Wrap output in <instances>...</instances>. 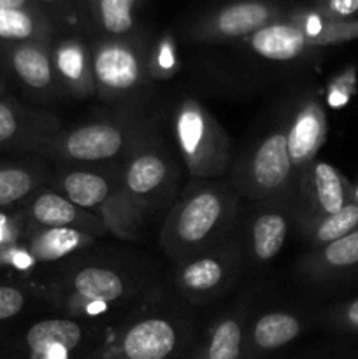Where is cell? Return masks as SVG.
Masks as SVG:
<instances>
[{
  "label": "cell",
  "instance_id": "obj_1",
  "mask_svg": "<svg viewBox=\"0 0 358 359\" xmlns=\"http://www.w3.org/2000/svg\"><path fill=\"white\" fill-rule=\"evenodd\" d=\"M147 280L150 273L137 265L77 255L67 259L48 284L35 290L62 316L105 323L114 311L139 305L150 294Z\"/></svg>",
  "mask_w": 358,
  "mask_h": 359
},
{
  "label": "cell",
  "instance_id": "obj_2",
  "mask_svg": "<svg viewBox=\"0 0 358 359\" xmlns=\"http://www.w3.org/2000/svg\"><path fill=\"white\" fill-rule=\"evenodd\" d=\"M239 202L241 195L227 177L192 181L165 214L161 251L175 265L232 237L237 231Z\"/></svg>",
  "mask_w": 358,
  "mask_h": 359
},
{
  "label": "cell",
  "instance_id": "obj_3",
  "mask_svg": "<svg viewBox=\"0 0 358 359\" xmlns=\"http://www.w3.org/2000/svg\"><path fill=\"white\" fill-rule=\"evenodd\" d=\"M197 333L186 309L147 294L139 307L105 326L91 359H186Z\"/></svg>",
  "mask_w": 358,
  "mask_h": 359
},
{
  "label": "cell",
  "instance_id": "obj_4",
  "mask_svg": "<svg viewBox=\"0 0 358 359\" xmlns=\"http://www.w3.org/2000/svg\"><path fill=\"white\" fill-rule=\"evenodd\" d=\"M48 184L76 205L100 217L109 235L123 241L140 237L147 219L126 196L119 163L79 165L58 161L51 168Z\"/></svg>",
  "mask_w": 358,
  "mask_h": 359
},
{
  "label": "cell",
  "instance_id": "obj_5",
  "mask_svg": "<svg viewBox=\"0 0 358 359\" xmlns=\"http://www.w3.org/2000/svg\"><path fill=\"white\" fill-rule=\"evenodd\" d=\"M351 41H358V18L326 20L300 4H291L283 20L244 39L242 46L256 58L288 63L307 58L318 49Z\"/></svg>",
  "mask_w": 358,
  "mask_h": 359
},
{
  "label": "cell",
  "instance_id": "obj_6",
  "mask_svg": "<svg viewBox=\"0 0 358 359\" xmlns=\"http://www.w3.org/2000/svg\"><path fill=\"white\" fill-rule=\"evenodd\" d=\"M181 160L160 133L151 126L126 153L119 168L130 202L144 217L171 207L179 195Z\"/></svg>",
  "mask_w": 358,
  "mask_h": 359
},
{
  "label": "cell",
  "instance_id": "obj_7",
  "mask_svg": "<svg viewBox=\"0 0 358 359\" xmlns=\"http://www.w3.org/2000/svg\"><path fill=\"white\" fill-rule=\"evenodd\" d=\"M241 198L249 202H274L295 196L293 163L286 142V114L279 116L251 146L232 163L227 175Z\"/></svg>",
  "mask_w": 358,
  "mask_h": 359
},
{
  "label": "cell",
  "instance_id": "obj_8",
  "mask_svg": "<svg viewBox=\"0 0 358 359\" xmlns=\"http://www.w3.org/2000/svg\"><path fill=\"white\" fill-rule=\"evenodd\" d=\"M172 135L179 160L192 181L227 177L234 163L230 135L197 98H183L175 104Z\"/></svg>",
  "mask_w": 358,
  "mask_h": 359
},
{
  "label": "cell",
  "instance_id": "obj_9",
  "mask_svg": "<svg viewBox=\"0 0 358 359\" xmlns=\"http://www.w3.org/2000/svg\"><path fill=\"white\" fill-rule=\"evenodd\" d=\"M151 121L137 109H126L125 114L105 121L81 123L63 126L62 132L48 144L42 158L56 163L109 165L121 163L130 147L151 128Z\"/></svg>",
  "mask_w": 358,
  "mask_h": 359
},
{
  "label": "cell",
  "instance_id": "obj_10",
  "mask_svg": "<svg viewBox=\"0 0 358 359\" xmlns=\"http://www.w3.org/2000/svg\"><path fill=\"white\" fill-rule=\"evenodd\" d=\"M150 42L142 34L128 39H91L95 97L107 104L135 109L153 83L147 72Z\"/></svg>",
  "mask_w": 358,
  "mask_h": 359
},
{
  "label": "cell",
  "instance_id": "obj_11",
  "mask_svg": "<svg viewBox=\"0 0 358 359\" xmlns=\"http://www.w3.org/2000/svg\"><path fill=\"white\" fill-rule=\"evenodd\" d=\"M237 231L214 248L174 265L175 293L188 305H206L227 294L246 272Z\"/></svg>",
  "mask_w": 358,
  "mask_h": 359
},
{
  "label": "cell",
  "instance_id": "obj_12",
  "mask_svg": "<svg viewBox=\"0 0 358 359\" xmlns=\"http://www.w3.org/2000/svg\"><path fill=\"white\" fill-rule=\"evenodd\" d=\"M290 6L283 0H232L190 21L183 35L193 44L242 42L262 28L283 20Z\"/></svg>",
  "mask_w": 358,
  "mask_h": 359
},
{
  "label": "cell",
  "instance_id": "obj_13",
  "mask_svg": "<svg viewBox=\"0 0 358 359\" xmlns=\"http://www.w3.org/2000/svg\"><path fill=\"white\" fill-rule=\"evenodd\" d=\"M295 221V196L274 202H251L244 212L239 214L237 237L248 269H265L281 255Z\"/></svg>",
  "mask_w": 358,
  "mask_h": 359
},
{
  "label": "cell",
  "instance_id": "obj_14",
  "mask_svg": "<svg viewBox=\"0 0 358 359\" xmlns=\"http://www.w3.org/2000/svg\"><path fill=\"white\" fill-rule=\"evenodd\" d=\"M107 323L55 316L39 319L21 335L25 359H91Z\"/></svg>",
  "mask_w": 358,
  "mask_h": 359
},
{
  "label": "cell",
  "instance_id": "obj_15",
  "mask_svg": "<svg viewBox=\"0 0 358 359\" xmlns=\"http://www.w3.org/2000/svg\"><path fill=\"white\" fill-rule=\"evenodd\" d=\"M62 130L58 116L27 107L9 93H0V153L42 158L48 144Z\"/></svg>",
  "mask_w": 358,
  "mask_h": 359
},
{
  "label": "cell",
  "instance_id": "obj_16",
  "mask_svg": "<svg viewBox=\"0 0 358 359\" xmlns=\"http://www.w3.org/2000/svg\"><path fill=\"white\" fill-rule=\"evenodd\" d=\"M353 182L332 163L314 160L297 175L295 182V228L309 221L330 216L351 203Z\"/></svg>",
  "mask_w": 358,
  "mask_h": 359
},
{
  "label": "cell",
  "instance_id": "obj_17",
  "mask_svg": "<svg viewBox=\"0 0 358 359\" xmlns=\"http://www.w3.org/2000/svg\"><path fill=\"white\" fill-rule=\"evenodd\" d=\"M0 65L35 100L51 102L63 95L53 69L51 44L0 42Z\"/></svg>",
  "mask_w": 358,
  "mask_h": 359
},
{
  "label": "cell",
  "instance_id": "obj_18",
  "mask_svg": "<svg viewBox=\"0 0 358 359\" xmlns=\"http://www.w3.org/2000/svg\"><path fill=\"white\" fill-rule=\"evenodd\" d=\"M25 226L28 228H74L83 230L95 237L109 235L107 226L98 216L83 207L76 205L58 189L44 184L27 202L18 207Z\"/></svg>",
  "mask_w": 358,
  "mask_h": 359
},
{
  "label": "cell",
  "instance_id": "obj_19",
  "mask_svg": "<svg viewBox=\"0 0 358 359\" xmlns=\"http://www.w3.org/2000/svg\"><path fill=\"white\" fill-rule=\"evenodd\" d=\"M329 133V119L316 91H305L290 112H286V142L295 174L318 160Z\"/></svg>",
  "mask_w": 358,
  "mask_h": 359
},
{
  "label": "cell",
  "instance_id": "obj_20",
  "mask_svg": "<svg viewBox=\"0 0 358 359\" xmlns=\"http://www.w3.org/2000/svg\"><path fill=\"white\" fill-rule=\"evenodd\" d=\"M311 318L295 309H269L251 316L246 330L244 359H267L297 342L311 326Z\"/></svg>",
  "mask_w": 358,
  "mask_h": 359
},
{
  "label": "cell",
  "instance_id": "obj_21",
  "mask_svg": "<svg viewBox=\"0 0 358 359\" xmlns=\"http://www.w3.org/2000/svg\"><path fill=\"white\" fill-rule=\"evenodd\" d=\"M251 318V294H244L223 314L199 330L186 359H244L246 330Z\"/></svg>",
  "mask_w": 358,
  "mask_h": 359
},
{
  "label": "cell",
  "instance_id": "obj_22",
  "mask_svg": "<svg viewBox=\"0 0 358 359\" xmlns=\"http://www.w3.org/2000/svg\"><path fill=\"white\" fill-rule=\"evenodd\" d=\"M302 283L329 286L358 276V228L329 244L309 248L297 262Z\"/></svg>",
  "mask_w": 358,
  "mask_h": 359
},
{
  "label": "cell",
  "instance_id": "obj_23",
  "mask_svg": "<svg viewBox=\"0 0 358 359\" xmlns=\"http://www.w3.org/2000/svg\"><path fill=\"white\" fill-rule=\"evenodd\" d=\"M51 60L62 93L76 100L95 97L90 42L79 35H62L51 44Z\"/></svg>",
  "mask_w": 358,
  "mask_h": 359
},
{
  "label": "cell",
  "instance_id": "obj_24",
  "mask_svg": "<svg viewBox=\"0 0 358 359\" xmlns=\"http://www.w3.org/2000/svg\"><path fill=\"white\" fill-rule=\"evenodd\" d=\"M98 237L74 228H28L21 244L39 266L55 265L81 255L95 244Z\"/></svg>",
  "mask_w": 358,
  "mask_h": 359
},
{
  "label": "cell",
  "instance_id": "obj_25",
  "mask_svg": "<svg viewBox=\"0 0 358 359\" xmlns=\"http://www.w3.org/2000/svg\"><path fill=\"white\" fill-rule=\"evenodd\" d=\"M53 165L46 158H0V210H16L48 184Z\"/></svg>",
  "mask_w": 358,
  "mask_h": 359
},
{
  "label": "cell",
  "instance_id": "obj_26",
  "mask_svg": "<svg viewBox=\"0 0 358 359\" xmlns=\"http://www.w3.org/2000/svg\"><path fill=\"white\" fill-rule=\"evenodd\" d=\"M95 37L128 39L140 35L137 11L142 0H86Z\"/></svg>",
  "mask_w": 358,
  "mask_h": 359
},
{
  "label": "cell",
  "instance_id": "obj_27",
  "mask_svg": "<svg viewBox=\"0 0 358 359\" xmlns=\"http://www.w3.org/2000/svg\"><path fill=\"white\" fill-rule=\"evenodd\" d=\"M62 28L37 9H0V42L53 44Z\"/></svg>",
  "mask_w": 358,
  "mask_h": 359
},
{
  "label": "cell",
  "instance_id": "obj_28",
  "mask_svg": "<svg viewBox=\"0 0 358 359\" xmlns=\"http://www.w3.org/2000/svg\"><path fill=\"white\" fill-rule=\"evenodd\" d=\"M358 228V203L351 202L337 212L319 219L309 221L297 228L298 235L307 242L309 248L329 244Z\"/></svg>",
  "mask_w": 358,
  "mask_h": 359
},
{
  "label": "cell",
  "instance_id": "obj_29",
  "mask_svg": "<svg viewBox=\"0 0 358 359\" xmlns=\"http://www.w3.org/2000/svg\"><path fill=\"white\" fill-rule=\"evenodd\" d=\"M181 67L178 44L171 34H164L157 41L150 42L147 49V72L153 83L171 79Z\"/></svg>",
  "mask_w": 358,
  "mask_h": 359
},
{
  "label": "cell",
  "instance_id": "obj_30",
  "mask_svg": "<svg viewBox=\"0 0 358 359\" xmlns=\"http://www.w3.org/2000/svg\"><path fill=\"white\" fill-rule=\"evenodd\" d=\"M35 297L39 294L32 284L25 280L0 279V325L20 318Z\"/></svg>",
  "mask_w": 358,
  "mask_h": 359
},
{
  "label": "cell",
  "instance_id": "obj_31",
  "mask_svg": "<svg viewBox=\"0 0 358 359\" xmlns=\"http://www.w3.org/2000/svg\"><path fill=\"white\" fill-rule=\"evenodd\" d=\"M35 2L60 28L81 27L91 30L86 0H35Z\"/></svg>",
  "mask_w": 358,
  "mask_h": 359
},
{
  "label": "cell",
  "instance_id": "obj_32",
  "mask_svg": "<svg viewBox=\"0 0 358 359\" xmlns=\"http://www.w3.org/2000/svg\"><path fill=\"white\" fill-rule=\"evenodd\" d=\"M321 321L330 330L358 335V297L326 307L321 312Z\"/></svg>",
  "mask_w": 358,
  "mask_h": 359
},
{
  "label": "cell",
  "instance_id": "obj_33",
  "mask_svg": "<svg viewBox=\"0 0 358 359\" xmlns=\"http://www.w3.org/2000/svg\"><path fill=\"white\" fill-rule=\"evenodd\" d=\"M300 6L326 20H353L358 14V0H304Z\"/></svg>",
  "mask_w": 358,
  "mask_h": 359
},
{
  "label": "cell",
  "instance_id": "obj_34",
  "mask_svg": "<svg viewBox=\"0 0 358 359\" xmlns=\"http://www.w3.org/2000/svg\"><path fill=\"white\" fill-rule=\"evenodd\" d=\"M357 90V67H347L329 86V104L332 107H343Z\"/></svg>",
  "mask_w": 358,
  "mask_h": 359
},
{
  "label": "cell",
  "instance_id": "obj_35",
  "mask_svg": "<svg viewBox=\"0 0 358 359\" xmlns=\"http://www.w3.org/2000/svg\"><path fill=\"white\" fill-rule=\"evenodd\" d=\"M25 231L27 226L20 210H0V249L18 244Z\"/></svg>",
  "mask_w": 358,
  "mask_h": 359
},
{
  "label": "cell",
  "instance_id": "obj_36",
  "mask_svg": "<svg viewBox=\"0 0 358 359\" xmlns=\"http://www.w3.org/2000/svg\"><path fill=\"white\" fill-rule=\"evenodd\" d=\"M0 9H37L42 11L37 6L35 0H0Z\"/></svg>",
  "mask_w": 358,
  "mask_h": 359
},
{
  "label": "cell",
  "instance_id": "obj_37",
  "mask_svg": "<svg viewBox=\"0 0 358 359\" xmlns=\"http://www.w3.org/2000/svg\"><path fill=\"white\" fill-rule=\"evenodd\" d=\"M351 202L358 203V181L353 182V186H351Z\"/></svg>",
  "mask_w": 358,
  "mask_h": 359
},
{
  "label": "cell",
  "instance_id": "obj_38",
  "mask_svg": "<svg viewBox=\"0 0 358 359\" xmlns=\"http://www.w3.org/2000/svg\"><path fill=\"white\" fill-rule=\"evenodd\" d=\"M0 93H7V88H6V83H4L2 76H0Z\"/></svg>",
  "mask_w": 358,
  "mask_h": 359
},
{
  "label": "cell",
  "instance_id": "obj_39",
  "mask_svg": "<svg viewBox=\"0 0 358 359\" xmlns=\"http://www.w3.org/2000/svg\"><path fill=\"white\" fill-rule=\"evenodd\" d=\"M0 359H25V358H13V356H11V358H0Z\"/></svg>",
  "mask_w": 358,
  "mask_h": 359
}]
</instances>
